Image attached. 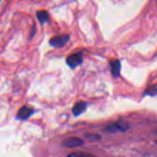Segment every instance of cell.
Returning <instances> with one entry per match:
<instances>
[{"instance_id":"cell-5","label":"cell","mask_w":157,"mask_h":157,"mask_svg":"<svg viewBox=\"0 0 157 157\" xmlns=\"http://www.w3.org/2000/svg\"><path fill=\"white\" fill-rule=\"evenodd\" d=\"M34 113V110L29 106H23L18 110L17 113V118L19 120H27Z\"/></svg>"},{"instance_id":"cell-1","label":"cell","mask_w":157,"mask_h":157,"mask_svg":"<svg viewBox=\"0 0 157 157\" xmlns=\"http://www.w3.org/2000/svg\"><path fill=\"white\" fill-rule=\"evenodd\" d=\"M70 36L68 35H58L55 37H52L49 40V44L52 47L60 48H63L69 41Z\"/></svg>"},{"instance_id":"cell-4","label":"cell","mask_w":157,"mask_h":157,"mask_svg":"<svg viewBox=\"0 0 157 157\" xmlns=\"http://www.w3.org/2000/svg\"><path fill=\"white\" fill-rule=\"evenodd\" d=\"M84 140L78 137H68L61 141V145L67 148H76L84 144Z\"/></svg>"},{"instance_id":"cell-3","label":"cell","mask_w":157,"mask_h":157,"mask_svg":"<svg viewBox=\"0 0 157 157\" xmlns=\"http://www.w3.org/2000/svg\"><path fill=\"white\" fill-rule=\"evenodd\" d=\"M129 129V125L123 121H118L117 123L110 124L106 126L105 130L109 133H116V132L121 131L124 132Z\"/></svg>"},{"instance_id":"cell-11","label":"cell","mask_w":157,"mask_h":157,"mask_svg":"<svg viewBox=\"0 0 157 157\" xmlns=\"http://www.w3.org/2000/svg\"><path fill=\"white\" fill-rule=\"evenodd\" d=\"M85 137L87 139L90 140H100L101 136L99 135H96V134H87L85 136Z\"/></svg>"},{"instance_id":"cell-9","label":"cell","mask_w":157,"mask_h":157,"mask_svg":"<svg viewBox=\"0 0 157 157\" xmlns=\"http://www.w3.org/2000/svg\"><path fill=\"white\" fill-rule=\"evenodd\" d=\"M156 84H153V85L150 86V87H149L145 91V94H148V95H150V96H155V95L156 94Z\"/></svg>"},{"instance_id":"cell-10","label":"cell","mask_w":157,"mask_h":157,"mask_svg":"<svg viewBox=\"0 0 157 157\" xmlns=\"http://www.w3.org/2000/svg\"><path fill=\"white\" fill-rule=\"evenodd\" d=\"M68 156L71 157H79V156H82V157H87V156H93L90 153H82V152H80V153H71V154L68 155Z\"/></svg>"},{"instance_id":"cell-8","label":"cell","mask_w":157,"mask_h":157,"mask_svg":"<svg viewBox=\"0 0 157 157\" xmlns=\"http://www.w3.org/2000/svg\"><path fill=\"white\" fill-rule=\"evenodd\" d=\"M36 16L41 24H44L49 19V13L45 10H40L36 12Z\"/></svg>"},{"instance_id":"cell-6","label":"cell","mask_w":157,"mask_h":157,"mask_svg":"<svg viewBox=\"0 0 157 157\" xmlns=\"http://www.w3.org/2000/svg\"><path fill=\"white\" fill-rule=\"evenodd\" d=\"M87 107V104L85 101H78L74 105L72 108V113L75 117L80 116L81 113H84Z\"/></svg>"},{"instance_id":"cell-2","label":"cell","mask_w":157,"mask_h":157,"mask_svg":"<svg viewBox=\"0 0 157 157\" xmlns=\"http://www.w3.org/2000/svg\"><path fill=\"white\" fill-rule=\"evenodd\" d=\"M66 62L71 68H75L83 63V53L77 52L70 55L66 59Z\"/></svg>"},{"instance_id":"cell-7","label":"cell","mask_w":157,"mask_h":157,"mask_svg":"<svg viewBox=\"0 0 157 157\" xmlns=\"http://www.w3.org/2000/svg\"><path fill=\"white\" fill-rule=\"evenodd\" d=\"M110 69H111V74L114 78H118L121 75V64L119 60L113 59L110 61Z\"/></svg>"}]
</instances>
